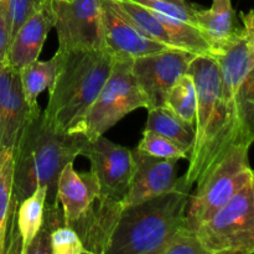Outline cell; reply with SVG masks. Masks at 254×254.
<instances>
[{
    "mask_svg": "<svg viewBox=\"0 0 254 254\" xmlns=\"http://www.w3.org/2000/svg\"><path fill=\"white\" fill-rule=\"evenodd\" d=\"M87 138L78 133L55 129L40 107L32 109L12 150L14 180L12 201L15 213L19 203L37 188L46 186V205H60L57 180L62 169L79 156Z\"/></svg>",
    "mask_w": 254,
    "mask_h": 254,
    "instance_id": "1",
    "label": "cell"
},
{
    "mask_svg": "<svg viewBox=\"0 0 254 254\" xmlns=\"http://www.w3.org/2000/svg\"><path fill=\"white\" fill-rule=\"evenodd\" d=\"M56 55V78L44 114L55 129L74 133L108 79L114 57L106 49H57Z\"/></svg>",
    "mask_w": 254,
    "mask_h": 254,
    "instance_id": "2",
    "label": "cell"
},
{
    "mask_svg": "<svg viewBox=\"0 0 254 254\" xmlns=\"http://www.w3.org/2000/svg\"><path fill=\"white\" fill-rule=\"evenodd\" d=\"M192 184L178 178L171 190L122 208L106 254H161L184 227Z\"/></svg>",
    "mask_w": 254,
    "mask_h": 254,
    "instance_id": "3",
    "label": "cell"
},
{
    "mask_svg": "<svg viewBox=\"0 0 254 254\" xmlns=\"http://www.w3.org/2000/svg\"><path fill=\"white\" fill-rule=\"evenodd\" d=\"M213 56L217 59L221 69L222 127L198 180L217 165L231 149L238 145L251 148L254 143L247 103V77L251 64L243 27L232 41Z\"/></svg>",
    "mask_w": 254,
    "mask_h": 254,
    "instance_id": "4",
    "label": "cell"
},
{
    "mask_svg": "<svg viewBox=\"0 0 254 254\" xmlns=\"http://www.w3.org/2000/svg\"><path fill=\"white\" fill-rule=\"evenodd\" d=\"M197 93L195 139L185 176L189 184L200 178L207 156L222 127L221 114V69L213 55H196L189 67Z\"/></svg>",
    "mask_w": 254,
    "mask_h": 254,
    "instance_id": "5",
    "label": "cell"
},
{
    "mask_svg": "<svg viewBox=\"0 0 254 254\" xmlns=\"http://www.w3.org/2000/svg\"><path fill=\"white\" fill-rule=\"evenodd\" d=\"M248 153L250 146H235L196 183L197 189L190 196L186 210V227L197 230L252 179L254 169L250 165Z\"/></svg>",
    "mask_w": 254,
    "mask_h": 254,
    "instance_id": "6",
    "label": "cell"
},
{
    "mask_svg": "<svg viewBox=\"0 0 254 254\" xmlns=\"http://www.w3.org/2000/svg\"><path fill=\"white\" fill-rule=\"evenodd\" d=\"M195 232L207 254H254V174Z\"/></svg>",
    "mask_w": 254,
    "mask_h": 254,
    "instance_id": "7",
    "label": "cell"
},
{
    "mask_svg": "<svg viewBox=\"0 0 254 254\" xmlns=\"http://www.w3.org/2000/svg\"><path fill=\"white\" fill-rule=\"evenodd\" d=\"M133 60H114L111 74L74 133L89 140L104 135L127 114L146 108V102L131 71Z\"/></svg>",
    "mask_w": 254,
    "mask_h": 254,
    "instance_id": "8",
    "label": "cell"
},
{
    "mask_svg": "<svg viewBox=\"0 0 254 254\" xmlns=\"http://www.w3.org/2000/svg\"><path fill=\"white\" fill-rule=\"evenodd\" d=\"M79 155L91 163L89 171L99 185L98 200L122 202L130 188L135 169L133 150L102 135L93 140L87 139Z\"/></svg>",
    "mask_w": 254,
    "mask_h": 254,
    "instance_id": "9",
    "label": "cell"
},
{
    "mask_svg": "<svg viewBox=\"0 0 254 254\" xmlns=\"http://www.w3.org/2000/svg\"><path fill=\"white\" fill-rule=\"evenodd\" d=\"M114 2L134 26L154 41L195 55H212L210 45L193 25L144 7L133 0H114Z\"/></svg>",
    "mask_w": 254,
    "mask_h": 254,
    "instance_id": "10",
    "label": "cell"
},
{
    "mask_svg": "<svg viewBox=\"0 0 254 254\" xmlns=\"http://www.w3.org/2000/svg\"><path fill=\"white\" fill-rule=\"evenodd\" d=\"M60 50L106 49L102 0H52Z\"/></svg>",
    "mask_w": 254,
    "mask_h": 254,
    "instance_id": "11",
    "label": "cell"
},
{
    "mask_svg": "<svg viewBox=\"0 0 254 254\" xmlns=\"http://www.w3.org/2000/svg\"><path fill=\"white\" fill-rule=\"evenodd\" d=\"M195 56L192 52L169 47L131 61V71L145 98L146 109L165 104L171 87L189 71Z\"/></svg>",
    "mask_w": 254,
    "mask_h": 254,
    "instance_id": "12",
    "label": "cell"
},
{
    "mask_svg": "<svg viewBox=\"0 0 254 254\" xmlns=\"http://www.w3.org/2000/svg\"><path fill=\"white\" fill-rule=\"evenodd\" d=\"M104 47L114 60H134L169 49L134 26L117 7L114 0H102Z\"/></svg>",
    "mask_w": 254,
    "mask_h": 254,
    "instance_id": "13",
    "label": "cell"
},
{
    "mask_svg": "<svg viewBox=\"0 0 254 254\" xmlns=\"http://www.w3.org/2000/svg\"><path fill=\"white\" fill-rule=\"evenodd\" d=\"M134 175L128 193L122 201V208L139 203L171 190L176 185L178 160L159 159L133 149Z\"/></svg>",
    "mask_w": 254,
    "mask_h": 254,
    "instance_id": "14",
    "label": "cell"
},
{
    "mask_svg": "<svg viewBox=\"0 0 254 254\" xmlns=\"http://www.w3.org/2000/svg\"><path fill=\"white\" fill-rule=\"evenodd\" d=\"M52 0L35 12L15 34L7 51V64L16 71L39 60L50 30L54 27Z\"/></svg>",
    "mask_w": 254,
    "mask_h": 254,
    "instance_id": "15",
    "label": "cell"
},
{
    "mask_svg": "<svg viewBox=\"0 0 254 254\" xmlns=\"http://www.w3.org/2000/svg\"><path fill=\"white\" fill-rule=\"evenodd\" d=\"M98 196V181L91 171L79 173L73 168V163H68L62 169L57 180V198L66 225L83 216Z\"/></svg>",
    "mask_w": 254,
    "mask_h": 254,
    "instance_id": "16",
    "label": "cell"
},
{
    "mask_svg": "<svg viewBox=\"0 0 254 254\" xmlns=\"http://www.w3.org/2000/svg\"><path fill=\"white\" fill-rule=\"evenodd\" d=\"M97 202V208L93 203L83 216L68 226L78 233L88 254H106L111 235L122 211V202L98 198Z\"/></svg>",
    "mask_w": 254,
    "mask_h": 254,
    "instance_id": "17",
    "label": "cell"
},
{
    "mask_svg": "<svg viewBox=\"0 0 254 254\" xmlns=\"http://www.w3.org/2000/svg\"><path fill=\"white\" fill-rule=\"evenodd\" d=\"M236 12L231 0H213L210 9H197L195 26L202 34L212 50L217 54L240 32L236 26Z\"/></svg>",
    "mask_w": 254,
    "mask_h": 254,
    "instance_id": "18",
    "label": "cell"
},
{
    "mask_svg": "<svg viewBox=\"0 0 254 254\" xmlns=\"http://www.w3.org/2000/svg\"><path fill=\"white\" fill-rule=\"evenodd\" d=\"M14 155L0 154V254L19 253L15 236V208L12 201Z\"/></svg>",
    "mask_w": 254,
    "mask_h": 254,
    "instance_id": "19",
    "label": "cell"
},
{
    "mask_svg": "<svg viewBox=\"0 0 254 254\" xmlns=\"http://www.w3.org/2000/svg\"><path fill=\"white\" fill-rule=\"evenodd\" d=\"M47 188L40 186L19 203L15 213V236L19 253L25 254L44 222Z\"/></svg>",
    "mask_w": 254,
    "mask_h": 254,
    "instance_id": "20",
    "label": "cell"
},
{
    "mask_svg": "<svg viewBox=\"0 0 254 254\" xmlns=\"http://www.w3.org/2000/svg\"><path fill=\"white\" fill-rule=\"evenodd\" d=\"M31 111L25 99L20 72L16 71L12 81L9 104L0 121V154L6 150H14L15 144Z\"/></svg>",
    "mask_w": 254,
    "mask_h": 254,
    "instance_id": "21",
    "label": "cell"
},
{
    "mask_svg": "<svg viewBox=\"0 0 254 254\" xmlns=\"http://www.w3.org/2000/svg\"><path fill=\"white\" fill-rule=\"evenodd\" d=\"M145 129L175 143L184 151H186L190 158L195 139V128L186 124L166 106L148 109Z\"/></svg>",
    "mask_w": 254,
    "mask_h": 254,
    "instance_id": "22",
    "label": "cell"
},
{
    "mask_svg": "<svg viewBox=\"0 0 254 254\" xmlns=\"http://www.w3.org/2000/svg\"><path fill=\"white\" fill-rule=\"evenodd\" d=\"M57 64H59V57L55 54L47 61L36 60L19 71L22 91L30 109L37 108L39 107L37 98L40 94L46 88L49 91L52 88L56 78Z\"/></svg>",
    "mask_w": 254,
    "mask_h": 254,
    "instance_id": "23",
    "label": "cell"
},
{
    "mask_svg": "<svg viewBox=\"0 0 254 254\" xmlns=\"http://www.w3.org/2000/svg\"><path fill=\"white\" fill-rule=\"evenodd\" d=\"M164 106L168 107L186 124L195 128L197 93H196L195 81L189 72L183 74L171 87Z\"/></svg>",
    "mask_w": 254,
    "mask_h": 254,
    "instance_id": "24",
    "label": "cell"
},
{
    "mask_svg": "<svg viewBox=\"0 0 254 254\" xmlns=\"http://www.w3.org/2000/svg\"><path fill=\"white\" fill-rule=\"evenodd\" d=\"M136 150L141 151L144 154L154 156L159 159H170V160H181V159H188L189 154L184 151L180 146L176 145L169 139L159 135L151 130L144 129L143 136L138 145L135 146Z\"/></svg>",
    "mask_w": 254,
    "mask_h": 254,
    "instance_id": "25",
    "label": "cell"
},
{
    "mask_svg": "<svg viewBox=\"0 0 254 254\" xmlns=\"http://www.w3.org/2000/svg\"><path fill=\"white\" fill-rule=\"evenodd\" d=\"M64 223V217L61 205L45 206L44 222L25 254H51L50 238H51L52 231Z\"/></svg>",
    "mask_w": 254,
    "mask_h": 254,
    "instance_id": "26",
    "label": "cell"
},
{
    "mask_svg": "<svg viewBox=\"0 0 254 254\" xmlns=\"http://www.w3.org/2000/svg\"><path fill=\"white\" fill-rule=\"evenodd\" d=\"M133 1L143 5L144 7L163 12L195 26V15L197 7L190 4L188 0H133Z\"/></svg>",
    "mask_w": 254,
    "mask_h": 254,
    "instance_id": "27",
    "label": "cell"
},
{
    "mask_svg": "<svg viewBox=\"0 0 254 254\" xmlns=\"http://www.w3.org/2000/svg\"><path fill=\"white\" fill-rule=\"evenodd\" d=\"M50 246L51 254H88L78 233L66 223L52 231Z\"/></svg>",
    "mask_w": 254,
    "mask_h": 254,
    "instance_id": "28",
    "label": "cell"
},
{
    "mask_svg": "<svg viewBox=\"0 0 254 254\" xmlns=\"http://www.w3.org/2000/svg\"><path fill=\"white\" fill-rule=\"evenodd\" d=\"M161 254H207L195 231L186 226L174 233Z\"/></svg>",
    "mask_w": 254,
    "mask_h": 254,
    "instance_id": "29",
    "label": "cell"
},
{
    "mask_svg": "<svg viewBox=\"0 0 254 254\" xmlns=\"http://www.w3.org/2000/svg\"><path fill=\"white\" fill-rule=\"evenodd\" d=\"M7 12H9L10 31L11 39L15 36L17 30L32 16L36 11H39L47 0H6Z\"/></svg>",
    "mask_w": 254,
    "mask_h": 254,
    "instance_id": "30",
    "label": "cell"
},
{
    "mask_svg": "<svg viewBox=\"0 0 254 254\" xmlns=\"http://www.w3.org/2000/svg\"><path fill=\"white\" fill-rule=\"evenodd\" d=\"M11 42V31H10L9 12H7V1H0V64L7 62V51Z\"/></svg>",
    "mask_w": 254,
    "mask_h": 254,
    "instance_id": "31",
    "label": "cell"
},
{
    "mask_svg": "<svg viewBox=\"0 0 254 254\" xmlns=\"http://www.w3.org/2000/svg\"><path fill=\"white\" fill-rule=\"evenodd\" d=\"M241 20L243 22V32L247 44L250 64L251 67H254V10L241 12Z\"/></svg>",
    "mask_w": 254,
    "mask_h": 254,
    "instance_id": "32",
    "label": "cell"
},
{
    "mask_svg": "<svg viewBox=\"0 0 254 254\" xmlns=\"http://www.w3.org/2000/svg\"><path fill=\"white\" fill-rule=\"evenodd\" d=\"M247 103L250 111L251 134L254 139V67H251L247 77Z\"/></svg>",
    "mask_w": 254,
    "mask_h": 254,
    "instance_id": "33",
    "label": "cell"
},
{
    "mask_svg": "<svg viewBox=\"0 0 254 254\" xmlns=\"http://www.w3.org/2000/svg\"><path fill=\"white\" fill-rule=\"evenodd\" d=\"M0 1H1V0H0Z\"/></svg>",
    "mask_w": 254,
    "mask_h": 254,
    "instance_id": "34",
    "label": "cell"
}]
</instances>
